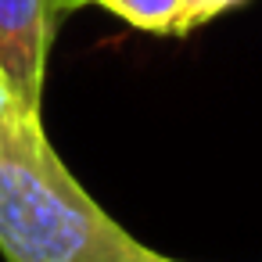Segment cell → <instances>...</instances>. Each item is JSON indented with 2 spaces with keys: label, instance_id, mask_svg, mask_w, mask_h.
<instances>
[{
  "label": "cell",
  "instance_id": "cell-1",
  "mask_svg": "<svg viewBox=\"0 0 262 262\" xmlns=\"http://www.w3.org/2000/svg\"><path fill=\"white\" fill-rule=\"evenodd\" d=\"M0 255L4 262H144L147 244L86 194L51 147L40 115L15 112L0 147Z\"/></svg>",
  "mask_w": 262,
  "mask_h": 262
},
{
  "label": "cell",
  "instance_id": "cell-2",
  "mask_svg": "<svg viewBox=\"0 0 262 262\" xmlns=\"http://www.w3.org/2000/svg\"><path fill=\"white\" fill-rule=\"evenodd\" d=\"M54 26L51 0H0V76L22 115H40Z\"/></svg>",
  "mask_w": 262,
  "mask_h": 262
},
{
  "label": "cell",
  "instance_id": "cell-3",
  "mask_svg": "<svg viewBox=\"0 0 262 262\" xmlns=\"http://www.w3.org/2000/svg\"><path fill=\"white\" fill-rule=\"evenodd\" d=\"M86 4H97L112 15H119L122 22L144 29V33H158V36H183L187 26V0H83Z\"/></svg>",
  "mask_w": 262,
  "mask_h": 262
},
{
  "label": "cell",
  "instance_id": "cell-4",
  "mask_svg": "<svg viewBox=\"0 0 262 262\" xmlns=\"http://www.w3.org/2000/svg\"><path fill=\"white\" fill-rule=\"evenodd\" d=\"M237 4H244V0H187V18H183V26H187V33H190V29L212 22L215 15H223V11H230V8H237Z\"/></svg>",
  "mask_w": 262,
  "mask_h": 262
},
{
  "label": "cell",
  "instance_id": "cell-5",
  "mask_svg": "<svg viewBox=\"0 0 262 262\" xmlns=\"http://www.w3.org/2000/svg\"><path fill=\"white\" fill-rule=\"evenodd\" d=\"M15 112H18V104H15V97H11L4 76H0V147H4V133H8V122H11Z\"/></svg>",
  "mask_w": 262,
  "mask_h": 262
},
{
  "label": "cell",
  "instance_id": "cell-6",
  "mask_svg": "<svg viewBox=\"0 0 262 262\" xmlns=\"http://www.w3.org/2000/svg\"><path fill=\"white\" fill-rule=\"evenodd\" d=\"M144 262H180V258H169V255H162V251L147 248V258H144Z\"/></svg>",
  "mask_w": 262,
  "mask_h": 262
},
{
  "label": "cell",
  "instance_id": "cell-7",
  "mask_svg": "<svg viewBox=\"0 0 262 262\" xmlns=\"http://www.w3.org/2000/svg\"><path fill=\"white\" fill-rule=\"evenodd\" d=\"M51 8H54V22H61V15H65V0H51Z\"/></svg>",
  "mask_w": 262,
  "mask_h": 262
},
{
  "label": "cell",
  "instance_id": "cell-8",
  "mask_svg": "<svg viewBox=\"0 0 262 262\" xmlns=\"http://www.w3.org/2000/svg\"><path fill=\"white\" fill-rule=\"evenodd\" d=\"M76 8H83V0H65V15H69V11H76Z\"/></svg>",
  "mask_w": 262,
  "mask_h": 262
}]
</instances>
